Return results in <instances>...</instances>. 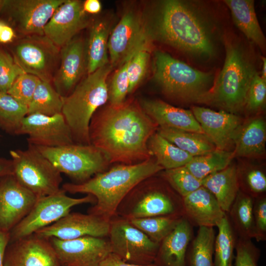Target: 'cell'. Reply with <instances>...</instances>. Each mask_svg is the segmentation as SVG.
I'll return each instance as SVG.
<instances>
[{
  "label": "cell",
  "mask_w": 266,
  "mask_h": 266,
  "mask_svg": "<svg viewBox=\"0 0 266 266\" xmlns=\"http://www.w3.org/2000/svg\"><path fill=\"white\" fill-rule=\"evenodd\" d=\"M158 128L139 103L125 101L98 109L89 133L91 144L100 150L110 164L132 165L151 158L148 142Z\"/></svg>",
  "instance_id": "1"
},
{
  "label": "cell",
  "mask_w": 266,
  "mask_h": 266,
  "mask_svg": "<svg viewBox=\"0 0 266 266\" xmlns=\"http://www.w3.org/2000/svg\"><path fill=\"white\" fill-rule=\"evenodd\" d=\"M150 37L167 44L193 57L209 59L216 53L212 23L193 3L178 0H164L156 6Z\"/></svg>",
  "instance_id": "2"
},
{
  "label": "cell",
  "mask_w": 266,
  "mask_h": 266,
  "mask_svg": "<svg viewBox=\"0 0 266 266\" xmlns=\"http://www.w3.org/2000/svg\"><path fill=\"white\" fill-rule=\"evenodd\" d=\"M163 169L152 158L135 164H119L84 182L65 183L62 189L71 194L92 195L96 202L89 213L110 221L120 203L131 190Z\"/></svg>",
  "instance_id": "3"
},
{
  "label": "cell",
  "mask_w": 266,
  "mask_h": 266,
  "mask_svg": "<svg viewBox=\"0 0 266 266\" xmlns=\"http://www.w3.org/2000/svg\"><path fill=\"white\" fill-rule=\"evenodd\" d=\"M223 67L202 102L236 114L245 107L250 83L258 73L248 54L239 44L226 38Z\"/></svg>",
  "instance_id": "4"
},
{
  "label": "cell",
  "mask_w": 266,
  "mask_h": 266,
  "mask_svg": "<svg viewBox=\"0 0 266 266\" xmlns=\"http://www.w3.org/2000/svg\"><path fill=\"white\" fill-rule=\"evenodd\" d=\"M113 66L109 63L87 74L72 92L63 97V114L75 143L91 144L89 129L92 116L108 100L107 78Z\"/></svg>",
  "instance_id": "5"
},
{
  "label": "cell",
  "mask_w": 266,
  "mask_h": 266,
  "mask_svg": "<svg viewBox=\"0 0 266 266\" xmlns=\"http://www.w3.org/2000/svg\"><path fill=\"white\" fill-rule=\"evenodd\" d=\"M154 78L167 95L200 103L215 80L212 72L196 69L160 50L154 52Z\"/></svg>",
  "instance_id": "6"
},
{
  "label": "cell",
  "mask_w": 266,
  "mask_h": 266,
  "mask_svg": "<svg viewBox=\"0 0 266 266\" xmlns=\"http://www.w3.org/2000/svg\"><path fill=\"white\" fill-rule=\"evenodd\" d=\"M12 175L28 190L40 198L61 190V173L33 145L10 152Z\"/></svg>",
  "instance_id": "7"
},
{
  "label": "cell",
  "mask_w": 266,
  "mask_h": 266,
  "mask_svg": "<svg viewBox=\"0 0 266 266\" xmlns=\"http://www.w3.org/2000/svg\"><path fill=\"white\" fill-rule=\"evenodd\" d=\"M35 146L61 173L77 183L105 171L110 164L105 154L92 144L73 143L54 147Z\"/></svg>",
  "instance_id": "8"
},
{
  "label": "cell",
  "mask_w": 266,
  "mask_h": 266,
  "mask_svg": "<svg viewBox=\"0 0 266 266\" xmlns=\"http://www.w3.org/2000/svg\"><path fill=\"white\" fill-rule=\"evenodd\" d=\"M8 45V51L25 73L52 83L59 65L61 48L45 35L17 36Z\"/></svg>",
  "instance_id": "9"
},
{
  "label": "cell",
  "mask_w": 266,
  "mask_h": 266,
  "mask_svg": "<svg viewBox=\"0 0 266 266\" xmlns=\"http://www.w3.org/2000/svg\"><path fill=\"white\" fill-rule=\"evenodd\" d=\"M96 202L91 195L72 198L61 188L55 194L39 198L29 213L12 230L10 237L14 241L33 234L66 215L73 206Z\"/></svg>",
  "instance_id": "10"
},
{
  "label": "cell",
  "mask_w": 266,
  "mask_h": 266,
  "mask_svg": "<svg viewBox=\"0 0 266 266\" xmlns=\"http://www.w3.org/2000/svg\"><path fill=\"white\" fill-rule=\"evenodd\" d=\"M65 0H4L0 15L17 36L44 35L45 26Z\"/></svg>",
  "instance_id": "11"
},
{
  "label": "cell",
  "mask_w": 266,
  "mask_h": 266,
  "mask_svg": "<svg viewBox=\"0 0 266 266\" xmlns=\"http://www.w3.org/2000/svg\"><path fill=\"white\" fill-rule=\"evenodd\" d=\"M111 252L127 263L139 265L154 263L160 244L133 226L128 220L110 222Z\"/></svg>",
  "instance_id": "12"
},
{
  "label": "cell",
  "mask_w": 266,
  "mask_h": 266,
  "mask_svg": "<svg viewBox=\"0 0 266 266\" xmlns=\"http://www.w3.org/2000/svg\"><path fill=\"white\" fill-rule=\"evenodd\" d=\"M150 37L141 15L128 10L110 33L108 49L109 62L114 66L122 65L139 48L149 44Z\"/></svg>",
  "instance_id": "13"
},
{
  "label": "cell",
  "mask_w": 266,
  "mask_h": 266,
  "mask_svg": "<svg viewBox=\"0 0 266 266\" xmlns=\"http://www.w3.org/2000/svg\"><path fill=\"white\" fill-rule=\"evenodd\" d=\"M60 266H99L111 252L109 241L86 236L70 240L48 238Z\"/></svg>",
  "instance_id": "14"
},
{
  "label": "cell",
  "mask_w": 266,
  "mask_h": 266,
  "mask_svg": "<svg viewBox=\"0 0 266 266\" xmlns=\"http://www.w3.org/2000/svg\"><path fill=\"white\" fill-rule=\"evenodd\" d=\"M18 134L28 135V144L34 146L54 147L74 143L62 113L51 116L27 115L22 122Z\"/></svg>",
  "instance_id": "15"
},
{
  "label": "cell",
  "mask_w": 266,
  "mask_h": 266,
  "mask_svg": "<svg viewBox=\"0 0 266 266\" xmlns=\"http://www.w3.org/2000/svg\"><path fill=\"white\" fill-rule=\"evenodd\" d=\"M79 0H65L55 11L44 29V35L61 48L92 22Z\"/></svg>",
  "instance_id": "16"
},
{
  "label": "cell",
  "mask_w": 266,
  "mask_h": 266,
  "mask_svg": "<svg viewBox=\"0 0 266 266\" xmlns=\"http://www.w3.org/2000/svg\"><path fill=\"white\" fill-rule=\"evenodd\" d=\"M110 221L89 213H69L53 224L37 231L35 235L70 240L90 236L103 237L109 234Z\"/></svg>",
  "instance_id": "17"
},
{
  "label": "cell",
  "mask_w": 266,
  "mask_h": 266,
  "mask_svg": "<svg viewBox=\"0 0 266 266\" xmlns=\"http://www.w3.org/2000/svg\"><path fill=\"white\" fill-rule=\"evenodd\" d=\"M87 73L86 43L75 36L60 50V63L52 84L62 97L70 94Z\"/></svg>",
  "instance_id": "18"
},
{
  "label": "cell",
  "mask_w": 266,
  "mask_h": 266,
  "mask_svg": "<svg viewBox=\"0 0 266 266\" xmlns=\"http://www.w3.org/2000/svg\"><path fill=\"white\" fill-rule=\"evenodd\" d=\"M38 198L10 174L0 183V230L9 232L31 211Z\"/></svg>",
  "instance_id": "19"
},
{
  "label": "cell",
  "mask_w": 266,
  "mask_h": 266,
  "mask_svg": "<svg viewBox=\"0 0 266 266\" xmlns=\"http://www.w3.org/2000/svg\"><path fill=\"white\" fill-rule=\"evenodd\" d=\"M191 111L203 133L216 149L233 151L234 140L242 125L241 119L236 114L198 106H193Z\"/></svg>",
  "instance_id": "20"
},
{
  "label": "cell",
  "mask_w": 266,
  "mask_h": 266,
  "mask_svg": "<svg viewBox=\"0 0 266 266\" xmlns=\"http://www.w3.org/2000/svg\"><path fill=\"white\" fill-rule=\"evenodd\" d=\"M4 266H60L49 239L34 234L14 241L6 249Z\"/></svg>",
  "instance_id": "21"
},
{
  "label": "cell",
  "mask_w": 266,
  "mask_h": 266,
  "mask_svg": "<svg viewBox=\"0 0 266 266\" xmlns=\"http://www.w3.org/2000/svg\"><path fill=\"white\" fill-rule=\"evenodd\" d=\"M182 199L183 216L192 226L216 227L227 214L202 186Z\"/></svg>",
  "instance_id": "22"
},
{
  "label": "cell",
  "mask_w": 266,
  "mask_h": 266,
  "mask_svg": "<svg viewBox=\"0 0 266 266\" xmlns=\"http://www.w3.org/2000/svg\"><path fill=\"white\" fill-rule=\"evenodd\" d=\"M139 104L158 127L203 133L191 110L173 106L159 100L143 99Z\"/></svg>",
  "instance_id": "23"
},
{
  "label": "cell",
  "mask_w": 266,
  "mask_h": 266,
  "mask_svg": "<svg viewBox=\"0 0 266 266\" xmlns=\"http://www.w3.org/2000/svg\"><path fill=\"white\" fill-rule=\"evenodd\" d=\"M192 225L183 216L174 229L160 243L156 266H186V256L193 237Z\"/></svg>",
  "instance_id": "24"
},
{
  "label": "cell",
  "mask_w": 266,
  "mask_h": 266,
  "mask_svg": "<svg viewBox=\"0 0 266 266\" xmlns=\"http://www.w3.org/2000/svg\"><path fill=\"white\" fill-rule=\"evenodd\" d=\"M161 216H183L182 199L175 200L162 190L151 188L136 202L130 219Z\"/></svg>",
  "instance_id": "25"
},
{
  "label": "cell",
  "mask_w": 266,
  "mask_h": 266,
  "mask_svg": "<svg viewBox=\"0 0 266 266\" xmlns=\"http://www.w3.org/2000/svg\"><path fill=\"white\" fill-rule=\"evenodd\" d=\"M266 124L261 117L251 119L242 124L234 140L233 152L235 156L256 157L265 152Z\"/></svg>",
  "instance_id": "26"
},
{
  "label": "cell",
  "mask_w": 266,
  "mask_h": 266,
  "mask_svg": "<svg viewBox=\"0 0 266 266\" xmlns=\"http://www.w3.org/2000/svg\"><path fill=\"white\" fill-rule=\"evenodd\" d=\"M201 181L202 186L212 194L222 210L227 213L240 190L236 167L229 165Z\"/></svg>",
  "instance_id": "27"
},
{
  "label": "cell",
  "mask_w": 266,
  "mask_h": 266,
  "mask_svg": "<svg viewBox=\"0 0 266 266\" xmlns=\"http://www.w3.org/2000/svg\"><path fill=\"white\" fill-rule=\"evenodd\" d=\"M237 28L261 49L266 48V38L258 20L253 0H225Z\"/></svg>",
  "instance_id": "28"
},
{
  "label": "cell",
  "mask_w": 266,
  "mask_h": 266,
  "mask_svg": "<svg viewBox=\"0 0 266 266\" xmlns=\"http://www.w3.org/2000/svg\"><path fill=\"white\" fill-rule=\"evenodd\" d=\"M86 44L87 74L91 73L109 63L108 41L110 27L105 21L98 20L90 26Z\"/></svg>",
  "instance_id": "29"
},
{
  "label": "cell",
  "mask_w": 266,
  "mask_h": 266,
  "mask_svg": "<svg viewBox=\"0 0 266 266\" xmlns=\"http://www.w3.org/2000/svg\"><path fill=\"white\" fill-rule=\"evenodd\" d=\"M253 203V198L239 190L226 213L237 238L252 239L255 237Z\"/></svg>",
  "instance_id": "30"
},
{
  "label": "cell",
  "mask_w": 266,
  "mask_h": 266,
  "mask_svg": "<svg viewBox=\"0 0 266 266\" xmlns=\"http://www.w3.org/2000/svg\"><path fill=\"white\" fill-rule=\"evenodd\" d=\"M157 132L193 157L204 155L216 149L210 139L204 133L166 127H158Z\"/></svg>",
  "instance_id": "31"
},
{
  "label": "cell",
  "mask_w": 266,
  "mask_h": 266,
  "mask_svg": "<svg viewBox=\"0 0 266 266\" xmlns=\"http://www.w3.org/2000/svg\"><path fill=\"white\" fill-rule=\"evenodd\" d=\"M148 148L157 163L165 170L185 166L193 158L157 132L149 138Z\"/></svg>",
  "instance_id": "32"
},
{
  "label": "cell",
  "mask_w": 266,
  "mask_h": 266,
  "mask_svg": "<svg viewBox=\"0 0 266 266\" xmlns=\"http://www.w3.org/2000/svg\"><path fill=\"white\" fill-rule=\"evenodd\" d=\"M215 236L214 228L199 227L187 251L186 266H214L213 257Z\"/></svg>",
  "instance_id": "33"
},
{
  "label": "cell",
  "mask_w": 266,
  "mask_h": 266,
  "mask_svg": "<svg viewBox=\"0 0 266 266\" xmlns=\"http://www.w3.org/2000/svg\"><path fill=\"white\" fill-rule=\"evenodd\" d=\"M234 157L233 151L215 149L207 154L193 157L185 166L197 178L202 180L228 167Z\"/></svg>",
  "instance_id": "34"
},
{
  "label": "cell",
  "mask_w": 266,
  "mask_h": 266,
  "mask_svg": "<svg viewBox=\"0 0 266 266\" xmlns=\"http://www.w3.org/2000/svg\"><path fill=\"white\" fill-rule=\"evenodd\" d=\"M63 97L51 83L40 80L28 106L27 115L39 114L53 116L62 113Z\"/></svg>",
  "instance_id": "35"
},
{
  "label": "cell",
  "mask_w": 266,
  "mask_h": 266,
  "mask_svg": "<svg viewBox=\"0 0 266 266\" xmlns=\"http://www.w3.org/2000/svg\"><path fill=\"white\" fill-rule=\"evenodd\" d=\"M216 227L218 233L214 246V266H233L236 236L227 214Z\"/></svg>",
  "instance_id": "36"
},
{
  "label": "cell",
  "mask_w": 266,
  "mask_h": 266,
  "mask_svg": "<svg viewBox=\"0 0 266 266\" xmlns=\"http://www.w3.org/2000/svg\"><path fill=\"white\" fill-rule=\"evenodd\" d=\"M182 217L161 216L131 218L129 220L133 226L144 233L151 240L160 244L174 229Z\"/></svg>",
  "instance_id": "37"
},
{
  "label": "cell",
  "mask_w": 266,
  "mask_h": 266,
  "mask_svg": "<svg viewBox=\"0 0 266 266\" xmlns=\"http://www.w3.org/2000/svg\"><path fill=\"white\" fill-rule=\"evenodd\" d=\"M27 114V106L7 93L0 92V125L4 129L18 134L22 122Z\"/></svg>",
  "instance_id": "38"
},
{
  "label": "cell",
  "mask_w": 266,
  "mask_h": 266,
  "mask_svg": "<svg viewBox=\"0 0 266 266\" xmlns=\"http://www.w3.org/2000/svg\"><path fill=\"white\" fill-rule=\"evenodd\" d=\"M163 176L181 198L202 186L201 180L197 178L185 166L166 169Z\"/></svg>",
  "instance_id": "39"
},
{
  "label": "cell",
  "mask_w": 266,
  "mask_h": 266,
  "mask_svg": "<svg viewBox=\"0 0 266 266\" xmlns=\"http://www.w3.org/2000/svg\"><path fill=\"white\" fill-rule=\"evenodd\" d=\"M149 44L137 50L128 60L129 94L133 92L147 72L150 57Z\"/></svg>",
  "instance_id": "40"
},
{
  "label": "cell",
  "mask_w": 266,
  "mask_h": 266,
  "mask_svg": "<svg viewBox=\"0 0 266 266\" xmlns=\"http://www.w3.org/2000/svg\"><path fill=\"white\" fill-rule=\"evenodd\" d=\"M40 81L36 76L24 73L15 79L7 93L28 107Z\"/></svg>",
  "instance_id": "41"
},
{
  "label": "cell",
  "mask_w": 266,
  "mask_h": 266,
  "mask_svg": "<svg viewBox=\"0 0 266 266\" xmlns=\"http://www.w3.org/2000/svg\"><path fill=\"white\" fill-rule=\"evenodd\" d=\"M128 60L120 65L114 73L108 87L110 105L119 106L123 104L129 94V79L127 73Z\"/></svg>",
  "instance_id": "42"
},
{
  "label": "cell",
  "mask_w": 266,
  "mask_h": 266,
  "mask_svg": "<svg viewBox=\"0 0 266 266\" xmlns=\"http://www.w3.org/2000/svg\"><path fill=\"white\" fill-rule=\"evenodd\" d=\"M24 73L9 52L0 46V92L7 93L15 79Z\"/></svg>",
  "instance_id": "43"
},
{
  "label": "cell",
  "mask_w": 266,
  "mask_h": 266,
  "mask_svg": "<svg viewBox=\"0 0 266 266\" xmlns=\"http://www.w3.org/2000/svg\"><path fill=\"white\" fill-rule=\"evenodd\" d=\"M266 99V80L257 73L248 88L245 107L248 111L255 112L262 108Z\"/></svg>",
  "instance_id": "44"
},
{
  "label": "cell",
  "mask_w": 266,
  "mask_h": 266,
  "mask_svg": "<svg viewBox=\"0 0 266 266\" xmlns=\"http://www.w3.org/2000/svg\"><path fill=\"white\" fill-rule=\"evenodd\" d=\"M235 251L234 266H258L261 251L251 239L237 238Z\"/></svg>",
  "instance_id": "45"
},
{
  "label": "cell",
  "mask_w": 266,
  "mask_h": 266,
  "mask_svg": "<svg viewBox=\"0 0 266 266\" xmlns=\"http://www.w3.org/2000/svg\"><path fill=\"white\" fill-rule=\"evenodd\" d=\"M243 185L245 187L246 194L253 199L261 196L266 191V176L265 172L259 168H251L242 175Z\"/></svg>",
  "instance_id": "46"
},
{
  "label": "cell",
  "mask_w": 266,
  "mask_h": 266,
  "mask_svg": "<svg viewBox=\"0 0 266 266\" xmlns=\"http://www.w3.org/2000/svg\"><path fill=\"white\" fill-rule=\"evenodd\" d=\"M253 218L255 229V239L257 241L266 239V198L262 196L254 199Z\"/></svg>",
  "instance_id": "47"
},
{
  "label": "cell",
  "mask_w": 266,
  "mask_h": 266,
  "mask_svg": "<svg viewBox=\"0 0 266 266\" xmlns=\"http://www.w3.org/2000/svg\"><path fill=\"white\" fill-rule=\"evenodd\" d=\"M17 37V35L12 27L3 20H0V43L10 44Z\"/></svg>",
  "instance_id": "48"
},
{
  "label": "cell",
  "mask_w": 266,
  "mask_h": 266,
  "mask_svg": "<svg viewBox=\"0 0 266 266\" xmlns=\"http://www.w3.org/2000/svg\"><path fill=\"white\" fill-rule=\"evenodd\" d=\"M99 266H156L154 264L139 265L127 263L117 255L111 252L100 263Z\"/></svg>",
  "instance_id": "49"
},
{
  "label": "cell",
  "mask_w": 266,
  "mask_h": 266,
  "mask_svg": "<svg viewBox=\"0 0 266 266\" xmlns=\"http://www.w3.org/2000/svg\"><path fill=\"white\" fill-rule=\"evenodd\" d=\"M83 9L87 14H98L100 12L102 6L99 0H86L83 1Z\"/></svg>",
  "instance_id": "50"
},
{
  "label": "cell",
  "mask_w": 266,
  "mask_h": 266,
  "mask_svg": "<svg viewBox=\"0 0 266 266\" xmlns=\"http://www.w3.org/2000/svg\"><path fill=\"white\" fill-rule=\"evenodd\" d=\"M10 238V235L9 232L0 230V266H4V253Z\"/></svg>",
  "instance_id": "51"
},
{
  "label": "cell",
  "mask_w": 266,
  "mask_h": 266,
  "mask_svg": "<svg viewBox=\"0 0 266 266\" xmlns=\"http://www.w3.org/2000/svg\"><path fill=\"white\" fill-rule=\"evenodd\" d=\"M12 174V161L0 159V176Z\"/></svg>",
  "instance_id": "52"
},
{
  "label": "cell",
  "mask_w": 266,
  "mask_h": 266,
  "mask_svg": "<svg viewBox=\"0 0 266 266\" xmlns=\"http://www.w3.org/2000/svg\"><path fill=\"white\" fill-rule=\"evenodd\" d=\"M262 67L261 71V77L265 80H266V58L263 57L262 58Z\"/></svg>",
  "instance_id": "53"
},
{
  "label": "cell",
  "mask_w": 266,
  "mask_h": 266,
  "mask_svg": "<svg viewBox=\"0 0 266 266\" xmlns=\"http://www.w3.org/2000/svg\"><path fill=\"white\" fill-rule=\"evenodd\" d=\"M4 0H0V10L3 5V4L4 3Z\"/></svg>",
  "instance_id": "54"
}]
</instances>
